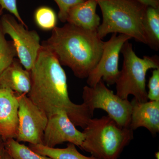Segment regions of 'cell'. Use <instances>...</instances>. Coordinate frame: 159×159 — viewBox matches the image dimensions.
Returning a JSON list of instances; mask_svg holds the SVG:
<instances>
[{"mask_svg": "<svg viewBox=\"0 0 159 159\" xmlns=\"http://www.w3.org/2000/svg\"><path fill=\"white\" fill-rule=\"evenodd\" d=\"M61 66L54 54L42 45L30 70L31 87L27 96L48 118L64 111L75 126L84 129L93 114L83 103L71 101L66 75Z\"/></svg>", "mask_w": 159, "mask_h": 159, "instance_id": "1", "label": "cell"}, {"mask_svg": "<svg viewBox=\"0 0 159 159\" xmlns=\"http://www.w3.org/2000/svg\"><path fill=\"white\" fill-rule=\"evenodd\" d=\"M103 43L97 31L67 23L55 27L41 45L54 54L61 66L70 68L75 77L85 79L97 65Z\"/></svg>", "mask_w": 159, "mask_h": 159, "instance_id": "2", "label": "cell"}, {"mask_svg": "<svg viewBox=\"0 0 159 159\" xmlns=\"http://www.w3.org/2000/svg\"><path fill=\"white\" fill-rule=\"evenodd\" d=\"M97 1L102 16L97 30L101 39L110 33H119L147 44L144 22L147 6L139 0Z\"/></svg>", "mask_w": 159, "mask_h": 159, "instance_id": "3", "label": "cell"}, {"mask_svg": "<svg viewBox=\"0 0 159 159\" xmlns=\"http://www.w3.org/2000/svg\"><path fill=\"white\" fill-rule=\"evenodd\" d=\"M80 148L98 159H118L134 138V130L122 127L109 116L91 119L83 131Z\"/></svg>", "mask_w": 159, "mask_h": 159, "instance_id": "4", "label": "cell"}, {"mask_svg": "<svg viewBox=\"0 0 159 159\" xmlns=\"http://www.w3.org/2000/svg\"><path fill=\"white\" fill-rule=\"evenodd\" d=\"M121 53L123 56V65L116 82V94L122 99H128L129 96L131 95L139 102H147L146 74L150 69H159L158 56H144L140 58L129 40L122 46Z\"/></svg>", "mask_w": 159, "mask_h": 159, "instance_id": "5", "label": "cell"}, {"mask_svg": "<svg viewBox=\"0 0 159 159\" xmlns=\"http://www.w3.org/2000/svg\"><path fill=\"white\" fill-rule=\"evenodd\" d=\"M83 103L92 113L96 109L105 111L110 118L122 127H129L132 106L128 99H122L114 94L102 79L95 86L84 87Z\"/></svg>", "mask_w": 159, "mask_h": 159, "instance_id": "6", "label": "cell"}, {"mask_svg": "<svg viewBox=\"0 0 159 159\" xmlns=\"http://www.w3.org/2000/svg\"><path fill=\"white\" fill-rule=\"evenodd\" d=\"M0 25L4 34L11 38L20 62L30 71L41 48L39 34L35 30H28L11 14L2 16Z\"/></svg>", "mask_w": 159, "mask_h": 159, "instance_id": "7", "label": "cell"}, {"mask_svg": "<svg viewBox=\"0 0 159 159\" xmlns=\"http://www.w3.org/2000/svg\"><path fill=\"white\" fill-rule=\"evenodd\" d=\"M19 101V142L43 144L44 133L48 122V116L34 104L27 94H17Z\"/></svg>", "mask_w": 159, "mask_h": 159, "instance_id": "8", "label": "cell"}, {"mask_svg": "<svg viewBox=\"0 0 159 159\" xmlns=\"http://www.w3.org/2000/svg\"><path fill=\"white\" fill-rule=\"evenodd\" d=\"M131 39L125 34L113 33L108 41L104 42L101 57L87 78L88 85L95 86L101 79L109 85L116 84L120 72L119 54L124 43Z\"/></svg>", "mask_w": 159, "mask_h": 159, "instance_id": "9", "label": "cell"}, {"mask_svg": "<svg viewBox=\"0 0 159 159\" xmlns=\"http://www.w3.org/2000/svg\"><path fill=\"white\" fill-rule=\"evenodd\" d=\"M84 140V134L76 128L66 112L59 111L48 117L43 145L54 148L67 142L80 148Z\"/></svg>", "mask_w": 159, "mask_h": 159, "instance_id": "10", "label": "cell"}, {"mask_svg": "<svg viewBox=\"0 0 159 159\" xmlns=\"http://www.w3.org/2000/svg\"><path fill=\"white\" fill-rule=\"evenodd\" d=\"M17 93L0 89V139L3 142L16 139L19 127Z\"/></svg>", "mask_w": 159, "mask_h": 159, "instance_id": "11", "label": "cell"}, {"mask_svg": "<svg viewBox=\"0 0 159 159\" xmlns=\"http://www.w3.org/2000/svg\"><path fill=\"white\" fill-rule=\"evenodd\" d=\"M131 115L129 127L133 130L144 127L153 135L159 132V101L139 102L134 98L130 102Z\"/></svg>", "mask_w": 159, "mask_h": 159, "instance_id": "12", "label": "cell"}, {"mask_svg": "<svg viewBox=\"0 0 159 159\" xmlns=\"http://www.w3.org/2000/svg\"><path fill=\"white\" fill-rule=\"evenodd\" d=\"M31 87L30 71L17 58L0 74V89H8L19 94H28Z\"/></svg>", "mask_w": 159, "mask_h": 159, "instance_id": "13", "label": "cell"}, {"mask_svg": "<svg viewBox=\"0 0 159 159\" xmlns=\"http://www.w3.org/2000/svg\"><path fill=\"white\" fill-rule=\"evenodd\" d=\"M96 0H85L69 10L66 22L85 30L97 31L100 25V17L97 13Z\"/></svg>", "mask_w": 159, "mask_h": 159, "instance_id": "14", "label": "cell"}, {"mask_svg": "<svg viewBox=\"0 0 159 159\" xmlns=\"http://www.w3.org/2000/svg\"><path fill=\"white\" fill-rule=\"evenodd\" d=\"M29 147L35 152L52 159H98L93 156L86 157L80 153L76 145L71 143L63 148L48 147L43 144H29Z\"/></svg>", "mask_w": 159, "mask_h": 159, "instance_id": "15", "label": "cell"}, {"mask_svg": "<svg viewBox=\"0 0 159 159\" xmlns=\"http://www.w3.org/2000/svg\"><path fill=\"white\" fill-rule=\"evenodd\" d=\"M147 45L155 51L159 50V8L147 6L144 22Z\"/></svg>", "mask_w": 159, "mask_h": 159, "instance_id": "16", "label": "cell"}, {"mask_svg": "<svg viewBox=\"0 0 159 159\" xmlns=\"http://www.w3.org/2000/svg\"><path fill=\"white\" fill-rule=\"evenodd\" d=\"M4 148L13 159H52L35 152L14 139L3 142Z\"/></svg>", "mask_w": 159, "mask_h": 159, "instance_id": "17", "label": "cell"}, {"mask_svg": "<svg viewBox=\"0 0 159 159\" xmlns=\"http://www.w3.org/2000/svg\"><path fill=\"white\" fill-rule=\"evenodd\" d=\"M17 56L12 41L7 40L0 25V74L12 63Z\"/></svg>", "mask_w": 159, "mask_h": 159, "instance_id": "18", "label": "cell"}, {"mask_svg": "<svg viewBox=\"0 0 159 159\" xmlns=\"http://www.w3.org/2000/svg\"><path fill=\"white\" fill-rule=\"evenodd\" d=\"M34 20L40 29L45 31L53 30L57 25L56 13L48 6H41L37 8L34 11Z\"/></svg>", "mask_w": 159, "mask_h": 159, "instance_id": "19", "label": "cell"}, {"mask_svg": "<svg viewBox=\"0 0 159 159\" xmlns=\"http://www.w3.org/2000/svg\"><path fill=\"white\" fill-rule=\"evenodd\" d=\"M148 99L150 101H159V69H154L148 84Z\"/></svg>", "mask_w": 159, "mask_h": 159, "instance_id": "20", "label": "cell"}, {"mask_svg": "<svg viewBox=\"0 0 159 159\" xmlns=\"http://www.w3.org/2000/svg\"><path fill=\"white\" fill-rule=\"evenodd\" d=\"M58 6L59 12L58 17L62 23L66 22L69 10L77 4L83 2L85 0H54Z\"/></svg>", "mask_w": 159, "mask_h": 159, "instance_id": "21", "label": "cell"}, {"mask_svg": "<svg viewBox=\"0 0 159 159\" xmlns=\"http://www.w3.org/2000/svg\"><path fill=\"white\" fill-rule=\"evenodd\" d=\"M0 5L3 9L9 11L14 16L19 22L27 28V25L20 15L17 8V0H0Z\"/></svg>", "mask_w": 159, "mask_h": 159, "instance_id": "22", "label": "cell"}, {"mask_svg": "<svg viewBox=\"0 0 159 159\" xmlns=\"http://www.w3.org/2000/svg\"><path fill=\"white\" fill-rule=\"evenodd\" d=\"M147 6L159 8V0H139Z\"/></svg>", "mask_w": 159, "mask_h": 159, "instance_id": "23", "label": "cell"}, {"mask_svg": "<svg viewBox=\"0 0 159 159\" xmlns=\"http://www.w3.org/2000/svg\"><path fill=\"white\" fill-rule=\"evenodd\" d=\"M1 159H13L11 157V156L9 154V153L7 152L6 149L4 148V150L3 151L2 154Z\"/></svg>", "mask_w": 159, "mask_h": 159, "instance_id": "24", "label": "cell"}, {"mask_svg": "<svg viewBox=\"0 0 159 159\" xmlns=\"http://www.w3.org/2000/svg\"><path fill=\"white\" fill-rule=\"evenodd\" d=\"M4 150V146L3 142H0V159H1V157H2Z\"/></svg>", "mask_w": 159, "mask_h": 159, "instance_id": "25", "label": "cell"}, {"mask_svg": "<svg viewBox=\"0 0 159 159\" xmlns=\"http://www.w3.org/2000/svg\"><path fill=\"white\" fill-rule=\"evenodd\" d=\"M3 10H4V9H3L2 6L0 5V16H2V15Z\"/></svg>", "mask_w": 159, "mask_h": 159, "instance_id": "26", "label": "cell"}, {"mask_svg": "<svg viewBox=\"0 0 159 159\" xmlns=\"http://www.w3.org/2000/svg\"><path fill=\"white\" fill-rule=\"evenodd\" d=\"M155 157H156V158L157 159H159V152H156Z\"/></svg>", "mask_w": 159, "mask_h": 159, "instance_id": "27", "label": "cell"}, {"mask_svg": "<svg viewBox=\"0 0 159 159\" xmlns=\"http://www.w3.org/2000/svg\"><path fill=\"white\" fill-rule=\"evenodd\" d=\"M3 142L2 141V139H0V142Z\"/></svg>", "mask_w": 159, "mask_h": 159, "instance_id": "28", "label": "cell"}, {"mask_svg": "<svg viewBox=\"0 0 159 159\" xmlns=\"http://www.w3.org/2000/svg\"><path fill=\"white\" fill-rule=\"evenodd\" d=\"M96 1H97V0H96Z\"/></svg>", "mask_w": 159, "mask_h": 159, "instance_id": "29", "label": "cell"}]
</instances>
